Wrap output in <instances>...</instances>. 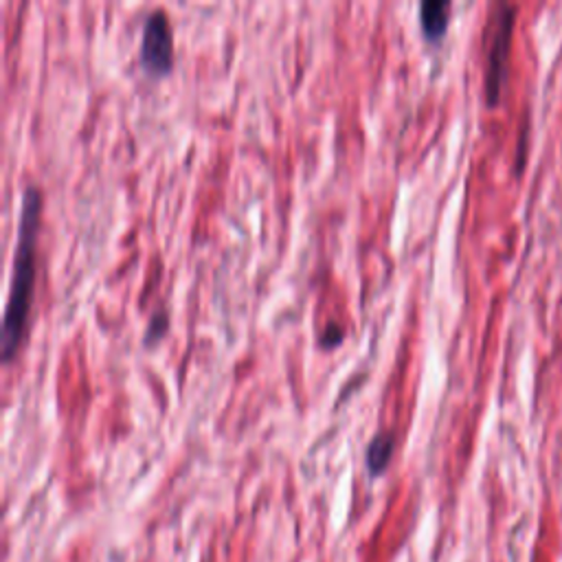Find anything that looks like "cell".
<instances>
[{"label":"cell","mask_w":562,"mask_h":562,"mask_svg":"<svg viewBox=\"0 0 562 562\" xmlns=\"http://www.w3.org/2000/svg\"><path fill=\"white\" fill-rule=\"evenodd\" d=\"M40 211H42L40 189L35 184H29L22 193L13 272H11L7 305H4V318H2L0 351H2L4 360H9L15 353L18 345L22 340V334H24L26 318H29L31 290H33V277H35L33 263H35V239H37Z\"/></svg>","instance_id":"6da1fadb"},{"label":"cell","mask_w":562,"mask_h":562,"mask_svg":"<svg viewBox=\"0 0 562 562\" xmlns=\"http://www.w3.org/2000/svg\"><path fill=\"white\" fill-rule=\"evenodd\" d=\"M514 4H498L494 15V31L487 46V64H485V97L487 103L494 105L501 97L505 75H507V57H509V42L514 29Z\"/></svg>","instance_id":"7a4b0ae2"},{"label":"cell","mask_w":562,"mask_h":562,"mask_svg":"<svg viewBox=\"0 0 562 562\" xmlns=\"http://www.w3.org/2000/svg\"><path fill=\"white\" fill-rule=\"evenodd\" d=\"M140 64L149 72H160V75L167 72L173 64V37H171L167 13L162 9L149 11L143 22Z\"/></svg>","instance_id":"3957f363"},{"label":"cell","mask_w":562,"mask_h":562,"mask_svg":"<svg viewBox=\"0 0 562 562\" xmlns=\"http://www.w3.org/2000/svg\"><path fill=\"white\" fill-rule=\"evenodd\" d=\"M450 18L448 0H424L419 4V24L428 37L443 35Z\"/></svg>","instance_id":"277c9868"},{"label":"cell","mask_w":562,"mask_h":562,"mask_svg":"<svg viewBox=\"0 0 562 562\" xmlns=\"http://www.w3.org/2000/svg\"><path fill=\"white\" fill-rule=\"evenodd\" d=\"M393 443L395 441L389 432H378L369 441V446H367V468H369L371 474H380L386 468V463L393 454Z\"/></svg>","instance_id":"5b68a950"},{"label":"cell","mask_w":562,"mask_h":562,"mask_svg":"<svg viewBox=\"0 0 562 562\" xmlns=\"http://www.w3.org/2000/svg\"><path fill=\"white\" fill-rule=\"evenodd\" d=\"M342 325L338 321H329L323 331H321V345L323 347H331V345H338L342 340Z\"/></svg>","instance_id":"8992f818"},{"label":"cell","mask_w":562,"mask_h":562,"mask_svg":"<svg viewBox=\"0 0 562 562\" xmlns=\"http://www.w3.org/2000/svg\"><path fill=\"white\" fill-rule=\"evenodd\" d=\"M165 327H167V314L165 312H156L154 316H151V321H149V327H147V340H154L156 336H160L162 331H165Z\"/></svg>","instance_id":"52a82bcc"}]
</instances>
